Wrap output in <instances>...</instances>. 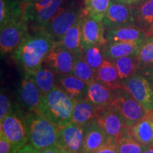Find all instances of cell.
I'll list each match as a JSON object with an SVG mask.
<instances>
[{"label":"cell","mask_w":153,"mask_h":153,"mask_svg":"<svg viewBox=\"0 0 153 153\" xmlns=\"http://www.w3.org/2000/svg\"><path fill=\"white\" fill-rule=\"evenodd\" d=\"M97 106L88 98L76 101L72 112V121L86 125L90 120L95 119Z\"/></svg>","instance_id":"d4e9b609"},{"label":"cell","mask_w":153,"mask_h":153,"mask_svg":"<svg viewBox=\"0 0 153 153\" xmlns=\"http://www.w3.org/2000/svg\"><path fill=\"white\" fill-rule=\"evenodd\" d=\"M114 89L96 80L89 85L87 98L97 106H106L112 104L114 100Z\"/></svg>","instance_id":"cb8c5ba5"},{"label":"cell","mask_w":153,"mask_h":153,"mask_svg":"<svg viewBox=\"0 0 153 153\" xmlns=\"http://www.w3.org/2000/svg\"><path fill=\"white\" fill-rule=\"evenodd\" d=\"M117 142L119 153H144L148 148L135 140L128 131L117 140Z\"/></svg>","instance_id":"d6a6232c"},{"label":"cell","mask_w":153,"mask_h":153,"mask_svg":"<svg viewBox=\"0 0 153 153\" xmlns=\"http://www.w3.org/2000/svg\"><path fill=\"white\" fill-rule=\"evenodd\" d=\"M148 36L144 30L135 26L105 29L104 32L107 42H132L141 44Z\"/></svg>","instance_id":"ac0fdd59"},{"label":"cell","mask_w":153,"mask_h":153,"mask_svg":"<svg viewBox=\"0 0 153 153\" xmlns=\"http://www.w3.org/2000/svg\"><path fill=\"white\" fill-rule=\"evenodd\" d=\"M23 1H24V3H29V2H31V1H35V0H22Z\"/></svg>","instance_id":"7bdbcfd3"},{"label":"cell","mask_w":153,"mask_h":153,"mask_svg":"<svg viewBox=\"0 0 153 153\" xmlns=\"http://www.w3.org/2000/svg\"><path fill=\"white\" fill-rule=\"evenodd\" d=\"M128 131L139 143L153 147V110L148 111L144 117L128 128Z\"/></svg>","instance_id":"e0dca14e"},{"label":"cell","mask_w":153,"mask_h":153,"mask_svg":"<svg viewBox=\"0 0 153 153\" xmlns=\"http://www.w3.org/2000/svg\"><path fill=\"white\" fill-rule=\"evenodd\" d=\"M75 103L74 99L55 85L49 93L43 95L36 113L62 128L72 121Z\"/></svg>","instance_id":"7a4b0ae2"},{"label":"cell","mask_w":153,"mask_h":153,"mask_svg":"<svg viewBox=\"0 0 153 153\" xmlns=\"http://www.w3.org/2000/svg\"><path fill=\"white\" fill-rule=\"evenodd\" d=\"M55 41L45 30H38L30 35L12 56L25 74L30 75L43 64Z\"/></svg>","instance_id":"6da1fadb"},{"label":"cell","mask_w":153,"mask_h":153,"mask_svg":"<svg viewBox=\"0 0 153 153\" xmlns=\"http://www.w3.org/2000/svg\"><path fill=\"white\" fill-rule=\"evenodd\" d=\"M111 0H85V11L98 22H103Z\"/></svg>","instance_id":"4dcf8cb0"},{"label":"cell","mask_w":153,"mask_h":153,"mask_svg":"<svg viewBox=\"0 0 153 153\" xmlns=\"http://www.w3.org/2000/svg\"><path fill=\"white\" fill-rule=\"evenodd\" d=\"M113 61L117 68L120 79L123 83L136 74L140 70L138 59L136 55L122 57Z\"/></svg>","instance_id":"83f0119b"},{"label":"cell","mask_w":153,"mask_h":153,"mask_svg":"<svg viewBox=\"0 0 153 153\" xmlns=\"http://www.w3.org/2000/svg\"><path fill=\"white\" fill-rule=\"evenodd\" d=\"M144 153H153V147H148Z\"/></svg>","instance_id":"60d3db41"},{"label":"cell","mask_w":153,"mask_h":153,"mask_svg":"<svg viewBox=\"0 0 153 153\" xmlns=\"http://www.w3.org/2000/svg\"><path fill=\"white\" fill-rule=\"evenodd\" d=\"M135 26L150 36L153 26V0H141L136 5L132 6Z\"/></svg>","instance_id":"ffe728a7"},{"label":"cell","mask_w":153,"mask_h":153,"mask_svg":"<svg viewBox=\"0 0 153 153\" xmlns=\"http://www.w3.org/2000/svg\"><path fill=\"white\" fill-rule=\"evenodd\" d=\"M59 42L74 55H82L84 46L82 44L80 20L67 31Z\"/></svg>","instance_id":"4316f807"},{"label":"cell","mask_w":153,"mask_h":153,"mask_svg":"<svg viewBox=\"0 0 153 153\" xmlns=\"http://www.w3.org/2000/svg\"><path fill=\"white\" fill-rule=\"evenodd\" d=\"M43 94L31 76L25 74L17 91L18 104L26 112H36L41 104Z\"/></svg>","instance_id":"7c38bea8"},{"label":"cell","mask_w":153,"mask_h":153,"mask_svg":"<svg viewBox=\"0 0 153 153\" xmlns=\"http://www.w3.org/2000/svg\"><path fill=\"white\" fill-rule=\"evenodd\" d=\"M102 22L105 29L135 26L131 7L114 0L111 1Z\"/></svg>","instance_id":"4fadbf2b"},{"label":"cell","mask_w":153,"mask_h":153,"mask_svg":"<svg viewBox=\"0 0 153 153\" xmlns=\"http://www.w3.org/2000/svg\"><path fill=\"white\" fill-rule=\"evenodd\" d=\"M140 45L132 42H106L104 45V55L111 60L132 55H137Z\"/></svg>","instance_id":"7402d4cb"},{"label":"cell","mask_w":153,"mask_h":153,"mask_svg":"<svg viewBox=\"0 0 153 153\" xmlns=\"http://www.w3.org/2000/svg\"><path fill=\"white\" fill-rule=\"evenodd\" d=\"M60 152V148L57 144L49 147V148L44 149L41 151V153H59Z\"/></svg>","instance_id":"f35d334b"},{"label":"cell","mask_w":153,"mask_h":153,"mask_svg":"<svg viewBox=\"0 0 153 153\" xmlns=\"http://www.w3.org/2000/svg\"><path fill=\"white\" fill-rule=\"evenodd\" d=\"M139 71H140L141 74H143L149 80L153 88V65L140 70Z\"/></svg>","instance_id":"74e56055"},{"label":"cell","mask_w":153,"mask_h":153,"mask_svg":"<svg viewBox=\"0 0 153 153\" xmlns=\"http://www.w3.org/2000/svg\"><path fill=\"white\" fill-rule=\"evenodd\" d=\"M114 1H117V2L123 4L130 6V7H132V6L136 5L137 4H138L141 0H114Z\"/></svg>","instance_id":"ab89813d"},{"label":"cell","mask_w":153,"mask_h":153,"mask_svg":"<svg viewBox=\"0 0 153 153\" xmlns=\"http://www.w3.org/2000/svg\"><path fill=\"white\" fill-rule=\"evenodd\" d=\"M55 85L76 102L87 98L89 85L74 74H56Z\"/></svg>","instance_id":"2e32d148"},{"label":"cell","mask_w":153,"mask_h":153,"mask_svg":"<svg viewBox=\"0 0 153 153\" xmlns=\"http://www.w3.org/2000/svg\"><path fill=\"white\" fill-rule=\"evenodd\" d=\"M123 86L145 109L153 110V88L143 74L137 72L126 80Z\"/></svg>","instance_id":"8fae6325"},{"label":"cell","mask_w":153,"mask_h":153,"mask_svg":"<svg viewBox=\"0 0 153 153\" xmlns=\"http://www.w3.org/2000/svg\"><path fill=\"white\" fill-rule=\"evenodd\" d=\"M137 59L140 70L153 65V36H148L141 43Z\"/></svg>","instance_id":"1f68e13d"},{"label":"cell","mask_w":153,"mask_h":153,"mask_svg":"<svg viewBox=\"0 0 153 153\" xmlns=\"http://www.w3.org/2000/svg\"><path fill=\"white\" fill-rule=\"evenodd\" d=\"M82 55L95 72L106 59L104 53V45H89L84 47Z\"/></svg>","instance_id":"f546056e"},{"label":"cell","mask_w":153,"mask_h":153,"mask_svg":"<svg viewBox=\"0 0 153 153\" xmlns=\"http://www.w3.org/2000/svg\"><path fill=\"white\" fill-rule=\"evenodd\" d=\"M84 12L85 8L74 6L65 7L63 5L43 30L55 42L60 41L67 31L79 22Z\"/></svg>","instance_id":"52a82bcc"},{"label":"cell","mask_w":153,"mask_h":153,"mask_svg":"<svg viewBox=\"0 0 153 153\" xmlns=\"http://www.w3.org/2000/svg\"><path fill=\"white\" fill-rule=\"evenodd\" d=\"M29 76L33 78L43 95L49 93L55 86L56 74L43 63L34 73Z\"/></svg>","instance_id":"484cf974"},{"label":"cell","mask_w":153,"mask_h":153,"mask_svg":"<svg viewBox=\"0 0 153 153\" xmlns=\"http://www.w3.org/2000/svg\"><path fill=\"white\" fill-rule=\"evenodd\" d=\"M24 16V2L22 0H0V28Z\"/></svg>","instance_id":"603a6c76"},{"label":"cell","mask_w":153,"mask_h":153,"mask_svg":"<svg viewBox=\"0 0 153 153\" xmlns=\"http://www.w3.org/2000/svg\"><path fill=\"white\" fill-rule=\"evenodd\" d=\"M94 153H119L117 140L108 138L106 143L99 147Z\"/></svg>","instance_id":"e575fe53"},{"label":"cell","mask_w":153,"mask_h":153,"mask_svg":"<svg viewBox=\"0 0 153 153\" xmlns=\"http://www.w3.org/2000/svg\"><path fill=\"white\" fill-rule=\"evenodd\" d=\"M95 119L109 138L117 140L128 131L123 116L112 104L97 106Z\"/></svg>","instance_id":"9c48e42d"},{"label":"cell","mask_w":153,"mask_h":153,"mask_svg":"<svg viewBox=\"0 0 153 153\" xmlns=\"http://www.w3.org/2000/svg\"><path fill=\"white\" fill-rule=\"evenodd\" d=\"M83 46L104 45L106 43L104 37L105 28L102 22L95 20L85 11L80 19Z\"/></svg>","instance_id":"9a60e30c"},{"label":"cell","mask_w":153,"mask_h":153,"mask_svg":"<svg viewBox=\"0 0 153 153\" xmlns=\"http://www.w3.org/2000/svg\"><path fill=\"white\" fill-rule=\"evenodd\" d=\"M29 24L26 17L11 21L0 28L1 57L13 53L30 36Z\"/></svg>","instance_id":"8992f818"},{"label":"cell","mask_w":153,"mask_h":153,"mask_svg":"<svg viewBox=\"0 0 153 153\" xmlns=\"http://www.w3.org/2000/svg\"><path fill=\"white\" fill-rule=\"evenodd\" d=\"M0 153H13L12 146L2 130L0 129Z\"/></svg>","instance_id":"d590c367"},{"label":"cell","mask_w":153,"mask_h":153,"mask_svg":"<svg viewBox=\"0 0 153 153\" xmlns=\"http://www.w3.org/2000/svg\"><path fill=\"white\" fill-rule=\"evenodd\" d=\"M24 109L17 104L1 122L0 129L10 141L12 146V152L24 146L28 142L27 128L24 120Z\"/></svg>","instance_id":"5b68a950"},{"label":"cell","mask_w":153,"mask_h":153,"mask_svg":"<svg viewBox=\"0 0 153 153\" xmlns=\"http://www.w3.org/2000/svg\"><path fill=\"white\" fill-rule=\"evenodd\" d=\"M112 105L120 112L127 128L144 117L148 111L143 107L125 88L114 89Z\"/></svg>","instance_id":"ba28073f"},{"label":"cell","mask_w":153,"mask_h":153,"mask_svg":"<svg viewBox=\"0 0 153 153\" xmlns=\"http://www.w3.org/2000/svg\"><path fill=\"white\" fill-rule=\"evenodd\" d=\"M24 120L27 128L28 142L38 150L56 145L60 128L36 112H26Z\"/></svg>","instance_id":"3957f363"},{"label":"cell","mask_w":153,"mask_h":153,"mask_svg":"<svg viewBox=\"0 0 153 153\" xmlns=\"http://www.w3.org/2000/svg\"><path fill=\"white\" fill-rule=\"evenodd\" d=\"M59 148H60V152H59V153H72V152H70V151L66 150V149H65V148H60V147H59Z\"/></svg>","instance_id":"b9f144b4"},{"label":"cell","mask_w":153,"mask_h":153,"mask_svg":"<svg viewBox=\"0 0 153 153\" xmlns=\"http://www.w3.org/2000/svg\"><path fill=\"white\" fill-rule=\"evenodd\" d=\"M85 1V0H83V1Z\"/></svg>","instance_id":"f6af8a7d"},{"label":"cell","mask_w":153,"mask_h":153,"mask_svg":"<svg viewBox=\"0 0 153 153\" xmlns=\"http://www.w3.org/2000/svg\"><path fill=\"white\" fill-rule=\"evenodd\" d=\"M75 56L60 42H55L43 63L56 74H72Z\"/></svg>","instance_id":"30bf717a"},{"label":"cell","mask_w":153,"mask_h":153,"mask_svg":"<svg viewBox=\"0 0 153 153\" xmlns=\"http://www.w3.org/2000/svg\"><path fill=\"white\" fill-rule=\"evenodd\" d=\"M85 125L71 122L60 128L57 145L72 153H82Z\"/></svg>","instance_id":"5bb4252c"},{"label":"cell","mask_w":153,"mask_h":153,"mask_svg":"<svg viewBox=\"0 0 153 153\" xmlns=\"http://www.w3.org/2000/svg\"><path fill=\"white\" fill-rule=\"evenodd\" d=\"M72 74L85 82L88 85L96 81V72L82 55L75 56Z\"/></svg>","instance_id":"f1b7e54d"},{"label":"cell","mask_w":153,"mask_h":153,"mask_svg":"<svg viewBox=\"0 0 153 153\" xmlns=\"http://www.w3.org/2000/svg\"><path fill=\"white\" fill-rule=\"evenodd\" d=\"M67 0H35L24 3V15L33 31L43 30Z\"/></svg>","instance_id":"277c9868"},{"label":"cell","mask_w":153,"mask_h":153,"mask_svg":"<svg viewBox=\"0 0 153 153\" xmlns=\"http://www.w3.org/2000/svg\"><path fill=\"white\" fill-rule=\"evenodd\" d=\"M109 137L99 125L96 119H93L85 125V138L82 153H94Z\"/></svg>","instance_id":"d6986e66"},{"label":"cell","mask_w":153,"mask_h":153,"mask_svg":"<svg viewBox=\"0 0 153 153\" xmlns=\"http://www.w3.org/2000/svg\"><path fill=\"white\" fill-rule=\"evenodd\" d=\"M14 105L11 103L9 94L4 88H1L0 93V122L4 120L13 109Z\"/></svg>","instance_id":"836d02e7"},{"label":"cell","mask_w":153,"mask_h":153,"mask_svg":"<svg viewBox=\"0 0 153 153\" xmlns=\"http://www.w3.org/2000/svg\"><path fill=\"white\" fill-rule=\"evenodd\" d=\"M150 36H153V26L151 28V30H150Z\"/></svg>","instance_id":"ee69618b"},{"label":"cell","mask_w":153,"mask_h":153,"mask_svg":"<svg viewBox=\"0 0 153 153\" xmlns=\"http://www.w3.org/2000/svg\"><path fill=\"white\" fill-rule=\"evenodd\" d=\"M96 80L104 84L111 89L124 88L123 82L120 79L117 68L114 61L106 58L95 74Z\"/></svg>","instance_id":"44dd1931"},{"label":"cell","mask_w":153,"mask_h":153,"mask_svg":"<svg viewBox=\"0 0 153 153\" xmlns=\"http://www.w3.org/2000/svg\"><path fill=\"white\" fill-rule=\"evenodd\" d=\"M15 153H41V151L38 150L30 143H26V145L16 150Z\"/></svg>","instance_id":"8d00e7d4"}]
</instances>
